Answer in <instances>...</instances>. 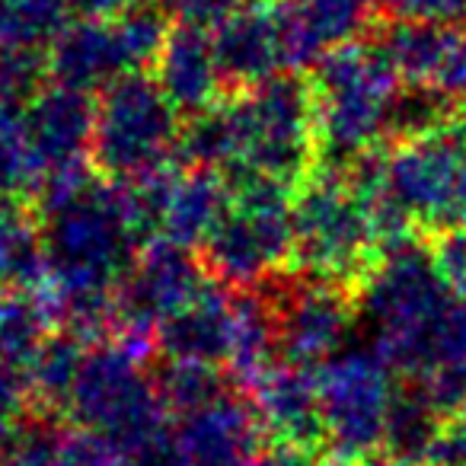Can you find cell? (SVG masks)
<instances>
[{"label": "cell", "mask_w": 466, "mask_h": 466, "mask_svg": "<svg viewBox=\"0 0 466 466\" xmlns=\"http://www.w3.org/2000/svg\"><path fill=\"white\" fill-rule=\"evenodd\" d=\"M402 380L415 383L421 393L431 400V406L441 415H451L466 402V304L453 307L451 319L444 326L434 358L419 377H402Z\"/></svg>", "instance_id": "20"}, {"label": "cell", "mask_w": 466, "mask_h": 466, "mask_svg": "<svg viewBox=\"0 0 466 466\" xmlns=\"http://www.w3.org/2000/svg\"><path fill=\"white\" fill-rule=\"evenodd\" d=\"M55 466H128V457L103 434L74 428V431H61L55 447Z\"/></svg>", "instance_id": "23"}, {"label": "cell", "mask_w": 466, "mask_h": 466, "mask_svg": "<svg viewBox=\"0 0 466 466\" xmlns=\"http://www.w3.org/2000/svg\"><path fill=\"white\" fill-rule=\"evenodd\" d=\"M380 256V230L349 173L317 167L294 188V275L358 291Z\"/></svg>", "instance_id": "4"}, {"label": "cell", "mask_w": 466, "mask_h": 466, "mask_svg": "<svg viewBox=\"0 0 466 466\" xmlns=\"http://www.w3.org/2000/svg\"><path fill=\"white\" fill-rule=\"evenodd\" d=\"M298 285L272 298L279 319V351L285 364L319 368L339 355L358 319L355 291L298 275Z\"/></svg>", "instance_id": "10"}, {"label": "cell", "mask_w": 466, "mask_h": 466, "mask_svg": "<svg viewBox=\"0 0 466 466\" xmlns=\"http://www.w3.org/2000/svg\"><path fill=\"white\" fill-rule=\"evenodd\" d=\"M380 10L402 23L466 26V0H380Z\"/></svg>", "instance_id": "25"}, {"label": "cell", "mask_w": 466, "mask_h": 466, "mask_svg": "<svg viewBox=\"0 0 466 466\" xmlns=\"http://www.w3.org/2000/svg\"><path fill=\"white\" fill-rule=\"evenodd\" d=\"M319 167L345 169L393 137L402 80L374 39L329 52L310 74Z\"/></svg>", "instance_id": "2"}, {"label": "cell", "mask_w": 466, "mask_h": 466, "mask_svg": "<svg viewBox=\"0 0 466 466\" xmlns=\"http://www.w3.org/2000/svg\"><path fill=\"white\" fill-rule=\"evenodd\" d=\"M46 275V237L33 201H0V291H26Z\"/></svg>", "instance_id": "19"}, {"label": "cell", "mask_w": 466, "mask_h": 466, "mask_svg": "<svg viewBox=\"0 0 466 466\" xmlns=\"http://www.w3.org/2000/svg\"><path fill=\"white\" fill-rule=\"evenodd\" d=\"M233 157L227 182L272 179L298 188L319 167L317 106L310 80L300 74L256 84L224 99Z\"/></svg>", "instance_id": "3"}, {"label": "cell", "mask_w": 466, "mask_h": 466, "mask_svg": "<svg viewBox=\"0 0 466 466\" xmlns=\"http://www.w3.org/2000/svg\"><path fill=\"white\" fill-rule=\"evenodd\" d=\"M374 42L393 61L402 86L438 99L453 118L466 109V26L393 20Z\"/></svg>", "instance_id": "11"}, {"label": "cell", "mask_w": 466, "mask_h": 466, "mask_svg": "<svg viewBox=\"0 0 466 466\" xmlns=\"http://www.w3.org/2000/svg\"><path fill=\"white\" fill-rule=\"evenodd\" d=\"M55 332V319L35 291H0V364L23 370Z\"/></svg>", "instance_id": "21"}, {"label": "cell", "mask_w": 466, "mask_h": 466, "mask_svg": "<svg viewBox=\"0 0 466 466\" xmlns=\"http://www.w3.org/2000/svg\"><path fill=\"white\" fill-rule=\"evenodd\" d=\"M227 93L249 90L285 71L279 20L272 4H243L211 33Z\"/></svg>", "instance_id": "16"}, {"label": "cell", "mask_w": 466, "mask_h": 466, "mask_svg": "<svg viewBox=\"0 0 466 466\" xmlns=\"http://www.w3.org/2000/svg\"><path fill=\"white\" fill-rule=\"evenodd\" d=\"M434 259H438V268L451 285L453 298L466 304V227L447 233V237H438Z\"/></svg>", "instance_id": "27"}, {"label": "cell", "mask_w": 466, "mask_h": 466, "mask_svg": "<svg viewBox=\"0 0 466 466\" xmlns=\"http://www.w3.org/2000/svg\"><path fill=\"white\" fill-rule=\"evenodd\" d=\"M150 67H154V77L160 80L169 103L182 116L211 109L227 93L211 33H201V29L173 23L160 46V55Z\"/></svg>", "instance_id": "17"}, {"label": "cell", "mask_w": 466, "mask_h": 466, "mask_svg": "<svg viewBox=\"0 0 466 466\" xmlns=\"http://www.w3.org/2000/svg\"><path fill=\"white\" fill-rule=\"evenodd\" d=\"M230 208L198 249L208 275L230 291H253L294 256V188L272 179L230 182Z\"/></svg>", "instance_id": "7"}, {"label": "cell", "mask_w": 466, "mask_h": 466, "mask_svg": "<svg viewBox=\"0 0 466 466\" xmlns=\"http://www.w3.org/2000/svg\"><path fill=\"white\" fill-rule=\"evenodd\" d=\"M451 131H453V135H457V137H460V141H463V147H466V109H463V112H460V116H457V118H453Z\"/></svg>", "instance_id": "30"}, {"label": "cell", "mask_w": 466, "mask_h": 466, "mask_svg": "<svg viewBox=\"0 0 466 466\" xmlns=\"http://www.w3.org/2000/svg\"><path fill=\"white\" fill-rule=\"evenodd\" d=\"M65 419L74 428L109 438L125 457L141 453L169 425V412L154 377L144 370V358L116 339L90 342Z\"/></svg>", "instance_id": "6"}, {"label": "cell", "mask_w": 466, "mask_h": 466, "mask_svg": "<svg viewBox=\"0 0 466 466\" xmlns=\"http://www.w3.org/2000/svg\"><path fill=\"white\" fill-rule=\"evenodd\" d=\"M249 402L268 444L298 447L307 453L326 451L317 368L275 364L256 387H249Z\"/></svg>", "instance_id": "15"}, {"label": "cell", "mask_w": 466, "mask_h": 466, "mask_svg": "<svg viewBox=\"0 0 466 466\" xmlns=\"http://www.w3.org/2000/svg\"><path fill=\"white\" fill-rule=\"evenodd\" d=\"M160 7L167 10L169 20L179 23V26L214 33L233 10L243 7V0H160Z\"/></svg>", "instance_id": "26"}, {"label": "cell", "mask_w": 466, "mask_h": 466, "mask_svg": "<svg viewBox=\"0 0 466 466\" xmlns=\"http://www.w3.org/2000/svg\"><path fill=\"white\" fill-rule=\"evenodd\" d=\"M182 116L154 71H128L96 96L90 167L116 186H128L176 163Z\"/></svg>", "instance_id": "5"}, {"label": "cell", "mask_w": 466, "mask_h": 466, "mask_svg": "<svg viewBox=\"0 0 466 466\" xmlns=\"http://www.w3.org/2000/svg\"><path fill=\"white\" fill-rule=\"evenodd\" d=\"M154 383L169 415L195 412L233 390L227 370H220L218 364L198 361H167V368L154 374Z\"/></svg>", "instance_id": "22"}, {"label": "cell", "mask_w": 466, "mask_h": 466, "mask_svg": "<svg viewBox=\"0 0 466 466\" xmlns=\"http://www.w3.org/2000/svg\"><path fill=\"white\" fill-rule=\"evenodd\" d=\"M358 319L370 332V351L400 377H419L431 364L457 298L441 275L434 249L412 240L380 256L355 291Z\"/></svg>", "instance_id": "1"}, {"label": "cell", "mask_w": 466, "mask_h": 466, "mask_svg": "<svg viewBox=\"0 0 466 466\" xmlns=\"http://www.w3.org/2000/svg\"><path fill=\"white\" fill-rule=\"evenodd\" d=\"M93 116H96V96L67 90L52 80L29 96V103L23 106V131L39 173V188L48 176L90 167Z\"/></svg>", "instance_id": "13"}, {"label": "cell", "mask_w": 466, "mask_h": 466, "mask_svg": "<svg viewBox=\"0 0 466 466\" xmlns=\"http://www.w3.org/2000/svg\"><path fill=\"white\" fill-rule=\"evenodd\" d=\"M431 466H466V402L444 419L438 444L431 451Z\"/></svg>", "instance_id": "28"}, {"label": "cell", "mask_w": 466, "mask_h": 466, "mask_svg": "<svg viewBox=\"0 0 466 466\" xmlns=\"http://www.w3.org/2000/svg\"><path fill=\"white\" fill-rule=\"evenodd\" d=\"M249 4H275V0H249Z\"/></svg>", "instance_id": "31"}, {"label": "cell", "mask_w": 466, "mask_h": 466, "mask_svg": "<svg viewBox=\"0 0 466 466\" xmlns=\"http://www.w3.org/2000/svg\"><path fill=\"white\" fill-rule=\"evenodd\" d=\"M128 71L141 67L116 16H74L46 48V77L86 96H99Z\"/></svg>", "instance_id": "14"}, {"label": "cell", "mask_w": 466, "mask_h": 466, "mask_svg": "<svg viewBox=\"0 0 466 466\" xmlns=\"http://www.w3.org/2000/svg\"><path fill=\"white\" fill-rule=\"evenodd\" d=\"M240 466H317V463H313V453L298 451V447L268 444V447H259V451L243 460Z\"/></svg>", "instance_id": "29"}, {"label": "cell", "mask_w": 466, "mask_h": 466, "mask_svg": "<svg viewBox=\"0 0 466 466\" xmlns=\"http://www.w3.org/2000/svg\"><path fill=\"white\" fill-rule=\"evenodd\" d=\"M285 71L317 67L329 52L368 42L380 0H275Z\"/></svg>", "instance_id": "12"}, {"label": "cell", "mask_w": 466, "mask_h": 466, "mask_svg": "<svg viewBox=\"0 0 466 466\" xmlns=\"http://www.w3.org/2000/svg\"><path fill=\"white\" fill-rule=\"evenodd\" d=\"M233 326V291L220 281H211L192 304L160 323L157 351L167 361L227 364Z\"/></svg>", "instance_id": "18"}, {"label": "cell", "mask_w": 466, "mask_h": 466, "mask_svg": "<svg viewBox=\"0 0 466 466\" xmlns=\"http://www.w3.org/2000/svg\"><path fill=\"white\" fill-rule=\"evenodd\" d=\"M326 451L336 460H374L387 451L400 400L396 370L377 351H342L317 368Z\"/></svg>", "instance_id": "8"}, {"label": "cell", "mask_w": 466, "mask_h": 466, "mask_svg": "<svg viewBox=\"0 0 466 466\" xmlns=\"http://www.w3.org/2000/svg\"><path fill=\"white\" fill-rule=\"evenodd\" d=\"M33 402L29 396V380L23 370H14L0 364V460L10 451L14 438L23 428V412Z\"/></svg>", "instance_id": "24"}, {"label": "cell", "mask_w": 466, "mask_h": 466, "mask_svg": "<svg viewBox=\"0 0 466 466\" xmlns=\"http://www.w3.org/2000/svg\"><path fill=\"white\" fill-rule=\"evenodd\" d=\"M383 169L412 230L447 237L466 227V147L451 128L393 141Z\"/></svg>", "instance_id": "9"}]
</instances>
